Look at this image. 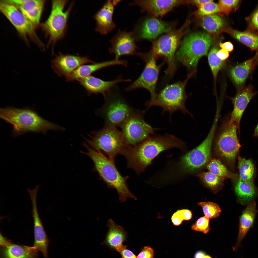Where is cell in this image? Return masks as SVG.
<instances>
[{
    "mask_svg": "<svg viewBox=\"0 0 258 258\" xmlns=\"http://www.w3.org/2000/svg\"><path fill=\"white\" fill-rule=\"evenodd\" d=\"M189 23L187 20L179 29H175L152 41L150 52L157 59L162 58L167 62V66L165 73L167 74L172 75L175 71L176 51L181 43L182 38L188 31Z\"/></svg>",
    "mask_w": 258,
    "mask_h": 258,
    "instance_id": "cell-7",
    "label": "cell"
},
{
    "mask_svg": "<svg viewBox=\"0 0 258 258\" xmlns=\"http://www.w3.org/2000/svg\"><path fill=\"white\" fill-rule=\"evenodd\" d=\"M12 242L11 241L4 237L0 232V246H5L8 245Z\"/></svg>",
    "mask_w": 258,
    "mask_h": 258,
    "instance_id": "cell-47",
    "label": "cell"
},
{
    "mask_svg": "<svg viewBox=\"0 0 258 258\" xmlns=\"http://www.w3.org/2000/svg\"><path fill=\"white\" fill-rule=\"evenodd\" d=\"M132 32L118 30L109 41L111 46L109 50L110 53L114 54L115 59L119 60L122 56L132 55L135 54L138 47Z\"/></svg>",
    "mask_w": 258,
    "mask_h": 258,
    "instance_id": "cell-18",
    "label": "cell"
},
{
    "mask_svg": "<svg viewBox=\"0 0 258 258\" xmlns=\"http://www.w3.org/2000/svg\"><path fill=\"white\" fill-rule=\"evenodd\" d=\"M201 25L208 32L214 33L219 31L224 25L222 18L216 14H212L202 17Z\"/></svg>",
    "mask_w": 258,
    "mask_h": 258,
    "instance_id": "cell-31",
    "label": "cell"
},
{
    "mask_svg": "<svg viewBox=\"0 0 258 258\" xmlns=\"http://www.w3.org/2000/svg\"><path fill=\"white\" fill-rule=\"evenodd\" d=\"M128 62L125 60L114 59L89 65H83L66 77L67 81H73L91 75L92 74L103 68L112 65H119L126 66Z\"/></svg>",
    "mask_w": 258,
    "mask_h": 258,
    "instance_id": "cell-23",
    "label": "cell"
},
{
    "mask_svg": "<svg viewBox=\"0 0 258 258\" xmlns=\"http://www.w3.org/2000/svg\"><path fill=\"white\" fill-rule=\"evenodd\" d=\"M0 10L25 41L27 42L28 37L41 48H44L43 44L35 31V27L16 7L1 0Z\"/></svg>",
    "mask_w": 258,
    "mask_h": 258,
    "instance_id": "cell-14",
    "label": "cell"
},
{
    "mask_svg": "<svg viewBox=\"0 0 258 258\" xmlns=\"http://www.w3.org/2000/svg\"><path fill=\"white\" fill-rule=\"evenodd\" d=\"M185 147L184 142L172 134H155L135 146L125 147L120 154L126 158L128 167L139 174L162 151L174 147L183 151Z\"/></svg>",
    "mask_w": 258,
    "mask_h": 258,
    "instance_id": "cell-1",
    "label": "cell"
},
{
    "mask_svg": "<svg viewBox=\"0 0 258 258\" xmlns=\"http://www.w3.org/2000/svg\"><path fill=\"white\" fill-rule=\"evenodd\" d=\"M127 246L123 245L118 250L121 254L122 258H137L131 251L127 249Z\"/></svg>",
    "mask_w": 258,
    "mask_h": 258,
    "instance_id": "cell-43",
    "label": "cell"
},
{
    "mask_svg": "<svg viewBox=\"0 0 258 258\" xmlns=\"http://www.w3.org/2000/svg\"><path fill=\"white\" fill-rule=\"evenodd\" d=\"M213 1L212 0H187L188 4H191L198 6L209 2Z\"/></svg>",
    "mask_w": 258,
    "mask_h": 258,
    "instance_id": "cell-46",
    "label": "cell"
},
{
    "mask_svg": "<svg viewBox=\"0 0 258 258\" xmlns=\"http://www.w3.org/2000/svg\"><path fill=\"white\" fill-rule=\"evenodd\" d=\"M217 54L218 57L222 61L226 59L229 56V52L222 49L219 50Z\"/></svg>",
    "mask_w": 258,
    "mask_h": 258,
    "instance_id": "cell-45",
    "label": "cell"
},
{
    "mask_svg": "<svg viewBox=\"0 0 258 258\" xmlns=\"http://www.w3.org/2000/svg\"><path fill=\"white\" fill-rule=\"evenodd\" d=\"M38 251L35 247L18 245L13 242L0 246V258H38Z\"/></svg>",
    "mask_w": 258,
    "mask_h": 258,
    "instance_id": "cell-25",
    "label": "cell"
},
{
    "mask_svg": "<svg viewBox=\"0 0 258 258\" xmlns=\"http://www.w3.org/2000/svg\"><path fill=\"white\" fill-rule=\"evenodd\" d=\"M239 172V180L248 181L252 180L254 172V166L252 161L249 159L239 157L238 158Z\"/></svg>",
    "mask_w": 258,
    "mask_h": 258,
    "instance_id": "cell-32",
    "label": "cell"
},
{
    "mask_svg": "<svg viewBox=\"0 0 258 258\" xmlns=\"http://www.w3.org/2000/svg\"><path fill=\"white\" fill-rule=\"evenodd\" d=\"M212 42V37L206 33H189L182 41L175 58L188 68L195 71L199 60L207 54Z\"/></svg>",
    "mask_w": 258,
    "mask_h": 258,
    "instance_id": "cell-6",
    "label": "cell"
},
{
    "mask_svg": "<svg viewBox=\"0 0 258 258\" xmlns=\"http://www.w3.org/2000/svg\"><path fill=\"white\" fill-rule=\"evenodd\" d=\"M77 81L85 88L88 95L100 93L105 97L110 92L111 89L117 84L131 80L130 79H123L120 76L113 81H105L91 75Z\"/></svg>",
    "mask_w": 258,
    "mask_h": 258,
    "instance_id": "cell-22",
    "label": "cell"
},
{
    "mask_svg": "<svg viewBox=\"0 0 258 258\" xmlns=\"http://www.w3.org/2000/svg\"><path fill=\"white\" fill-rule=\"evenodd\" d=\"M207 167L210 172L221 178H232L235 176L218 159L211 160Z\"/></svg>",
    "mask_w": 258,
    "mask_h": 258,
    "instance_id": "cell-33",
    "label": "cell"
},
{
    "mask_svg": "<svg viewBox=\"0 0 258 258\" xmlns=\"http://www.w3.org/2000/svg\"><path fill=\"white\" fill-rule=\"evenodd\" d=\"M257 212L256 204L254 200L248 204L243 211L239 217V233L237 243L233 248V250H236L239 246L242 241L252 227Z\"/></svg>",
    "mask_w": 258,
    "mask_h": 258,
    "instance_id": "cell-24",
    "label": "cell"
},
{
    "mask_svg": "<svg viewBox=\"0 0 258 258\" xmlns=\"http://www.w3.org/2000/svg\"><path fill=\"white\" fill-rule=\"evenodd\" d=\"M258 64V59L254 56L252 58L232 67L231 76L236 85L242 87L250 72Z\"/></svg>",
    "mask_w": 258,
    "mask_h": 258,
    "instance_id": "cell-28",
    "label": "cell"
},
{
    "mask_svg": "<svg viewBox=\"0 0 258 258\" xmlns=\"http://www.w3.org/2000/svg\"><path fill=\"white\" fill-rule=\"evenodd\" d=\"M251 84L239 90L231 99L233 106L232 111L228 119L230 123L235 122L236 124L238 134H240V123L242 115L249 102L256 94L253 91Z\"/></svg>",
    "mask_w": 258,
    "mask_h": 258,
    "instance_id": "cell-21",
    "label": "cell"
},
{
    "mask_svg": "<svg viewBox=\"0 0 258 258\" xmlns=\"http://www.w3.org/2000/svg\"><path fill=\"white\" fill-rule=\"evenodd\" d=\"M154 254L153 249L149 246H145L141 249L137 258H153Z\"/></svg>",
    "mask_w": 258,
    "mask_h": 258,
    "instance_id": "cell-42",
    "label": "cell"
},
{
    "mask_svg": "<svg viewBox=\"0 0 258 258\" xmlns=\"http://www.w3.org/2000/svg\"><path fill=\"white\" fill-rule=\"evenodd\" d=\"M45 1L44 0H25L21 5L16 7L36 28L40 24Z\"/></svg>",
    "mask_w": 258,
    "mask_h": 258,
    "instance_id": "cell-26",
    "label": "cell"
},
{
    "mask_svg": "<svg viewBox=\"0 0 258 258\" xmlns=\"http://www.w3.org/2000/svg\"><path fill=\"white\" fill-rule=\"evenodd\" d=\"M195 71H192L187 75L186 79L183 81H179L173 84L168 85L157 94L154 99L148 101L145 105L147 109L154 106H159L163 109L161 114L166 112L169 114V121L172 113L177 110L181 111L184 114L192 115L186 108V100L188 97L185 91L186 84Z\"/></svg>",
    "mask_w": 258,
    "mask_h": 258,
    "instance_id": "cell-5",
    "label": "cell"
},
{
    "mask_svg": "<svg viewBox=\"0 0 258 258\" xmlns=\"http://www.w3.org/2000/svg\"><path fill=\"white\" fill-rule=\"evenodd\" d=\"M86 141L92 149L103 153L114 162L116 156L125 146L121 132L116 127H105L100 130L91 132Z\"/></svg>",
    "mask_w": 258,
    "mask_h": 258,
    "instance_id": "cell-9",
    "label": "cell"
},
{
    "mask_svg": "<svg viewBox=\"0 0 258 258\" xmlns=\"http://www.w3.org/2000/svg\"><path fill=\"white\" fill-rule=\"evenodd\" d=\"M253 136L255 137H258V124L255 129Z\"/></svg>",
    "mask_w": 258,
    "mask_h": 258,
    "instance_id": "cell-49",
    "label": "cell"
},
{
    "mask_svg": "<svg viewBox=\"0 0 258 258\" xmlns=\"http://www.w3.org/2000/svg\"><path fill=\"white\" fill-rule=\"evenodd\" d=\"M257 51V52L254 56L258 59V48Z\"/></svg>",
    "mask_w": 258,
    "mask_h": 258,
    "instance_id": "cell-51",
    "label": "cell"
},
{
    "mask_svg": "<svg viewBox=\"0 0 258 258\" xmlns=\"http://www.w3.org/2000/svg\"><path fill=\"white\" fill-rule=\"evenodd\" d=\"M206 254L203 251H199L197 252L195 254L194 258H202Z\"/></svg>",
    "mask_w": 258,
    "mask_h": 258,
    "instance_id": "cell-48",
    "label": "cell"
},
{
    "mask_svg": "<svg viewBox=\"0 0 258 258\" xmlns=\"http://www.w3.org/2000/svg\"><path fill=\"white\" fill-rule=\"evenodd\" d=\"M212 258L210 256H209V255H206V254L204 256V257H203V258Z\"/></svg>",
    "mask_w": 258,
    "mask_h": 258,
    "instance_id": "cell-50",
    "label": "cell"
},
{
    "mask_svg": "<svg viewBox=\"0 0 258 258\" xmlns=\"http://www.w3.org/2000/svg\"><path fill=\"white\" fill-rule=\"evenodd\" d=\"M122 0L107 1L94 16L96 25L95 31L102 35L112 32L115 28L113 20L114 10L116 6Z\"/></svg>",
    "mask_w": 258,
    "mask_h": 258,
    "instance_id": "cell-20",
    "label": "cell"
},
{
    "mask_svg": "<svg viewBox=\"0 0 258 258\" xmlns=\"http://www.w3.org/2000/svg\"><path fill=\"white\" fill-rule=\"evenodd\" d=\"M199 176L206 185L214 193L216 192L220 188L222 178L210 172H203Z\"/></svg>",
    "mask_w": 258,
    "mask_h": 258,
    "instance_id": "cell-35",
    "label": "cell"
},
{
    "mask_svg": "<svg viewBox=\"0 0 258 258\" xmlns=\"http://www.w3.org/2000/svg\"><path fill=\"white\" fill-rule=\"evenodd\" d=\"M219 49L216 47L212 48L208 56V61L214 79L215 80L219 71L224 66L225 63L218 56Z\"/></svg>",
    "mask_w": 258,
    "mask_h": 258,
    "instance_id": "cell-34",
    "label": "cell"
},
{
    "mask_svg": "<svg viewBox=\"0 0 258 258\" xmlns=\"http://www.w3.org/2000/svg\"><path fill=\"white\" fill-rule=\"evenodd\" d=\"M135 54L145 63V68L141 75L133 83L125 89L130 91L139 88H145L150 92V100L155 98L156 88L159 74L162 64L157 65V59L150 51L146 53L137 52Z\"/></svg>",
    "mask_w": 258,
    "mask_h": 258,
    "instance_id": "cell-12",
    "label": "cell"
},
{
    "mask_svg": "<svg viewBox=\"0 0 258 258\" xmlns=\"http://www.w3.org/2000/svg\"><path fill=\"white\" fill-rule=\"evenodd\" d=\"M218 118L215 117L210 131L204 140L197 147L183 155L167 172L170 180L182 177L184 174L201 168L208 163L210 157Z\"/></svg>",
    "mask_w": 258,
    "mask_h": 258,
    "instance_id": "cell-4",
    "label": "cell"
},
{
    "mask_svg": "<svg viewBox=\"0 0 258 258\" xmlns=\"http://www.w3.org/2000/svg\"><path fill=\"white\" fill-rule=\"evenodd\" d=\"M198 9L193 13L197 17L213 14L219 11L218 5L213 1L197 6Z\"/></svg>",
    "mask_w": 258,
    "mask_h": 258,
    "instance_id": "cell-37",
    "label": "cell"
},
{
    "mask_svg": "<svg viewBox=\"0 0 258 258\" xmlns=\"http://www.w3.org/2000/svg\"><path fill=\"white\" fill-rule=\"evenodd\" d=\"M241 1L239 0H219L218 4L219 9L218 13L221 15H228L237 9Z\"/></svg>",
    "mask_w": 258,
    "mask_h": 258,
    "instance_id": "cell-38",
    "label": "cell"
},
{
    "mask_svg": "<svg viewBox=\"0 0 258 258\" xmlns=\"http://www.w3.org/2000/svg\"><path fill=\"white\" fill-rule=\"evenodd\" d=\"M246 19L247 25L246 30L258 33V5L253 12Z\"/></svg>",
    "mask_w": 258,
    "mask_h": 258,
    "instance_id": "cell-41",
    "label": "cell"
},
{
    "mask_svg": "<svg viewBox=\"0 0 258 258\" xmlns=\"http://www.w3.org/2000/svg\"><path fill=\"white\" fill-rule=\"evenodd\" d=\"M210 219L204 216L200 217L191 227L193 230L206 234L210 230L209 227Z\"/></svg>",
    "mask_w": 258,
    "mask_h": 258,
    "instance_id": "cell-40",
    "label": "cell"
},
{
    "mask_svg": "<svg viewBox=\"0 0 258 258\" xmlns=\"http://www.w3.org/2000/svg\"><path fill=\"white\" fill-rule=\"evenodd\" d=\"M126 146H135L159 129L152 128L145 121L141 113L133 110L120 126Z\"/></svg>",
    "mask_w": 258,
    "mask_h": 258,
    "instance_id": "cell-10",
    "label": "cell"
},
{
    "mask_svg": "<svg viewBox=\"0 0 258 258\" xmlns=\"http://www.w3.org/2000/svg\"><path fill=\"white\" fill-rule=\"evenodd\" d=\"M176 23L166 22L159 18L145 17L139 20L132 31L135 41L154 40L161 34L175 29Z\"/></svg>",
    "mask_w": 258,
    "mask_h": 258,
    "instance_id": "cell-15",
    "label": "cell"
},
{
    "mask_svg": "<svg viewBox=\"0 0 258 258\" xmlns=\"http://www.w3.org/2000/svg\"><path fill=\"white\" fill-rule=\"evenodd\" d=\"M226 33L242 43L247 46L252 51L258 48V33L247 30L243 32L231 27L222 28L219 31Z\"/></svg>",
    "mask_w": 258,
    "mask_h": 258,
    "instance_id": "cell-30",
    "label": "cell"
},
{
    "mask_svg": "<svg viewBox=\"0 0 258 258\" xmlns=\"http://www.w3.org/2000/svg\"><path fill=\"white\" fill-rule=\"evenodd\" d=\"M219 45L221 49L224 50L228 52H232L234 47L232 44L230 42H227L222 43L220 42Z\"/></svg>",
    "mask_w": 258,
    "mask_h": 258,
    "instance_id": "cell-44",
    "label": "cell"
},
{
    "mask_svg": "<svg viewBox=\"0 0 258 258\" xmlns=\"http://www.w3.org/2000/svg\"><path fill=\"white\" fill-rule=\"evenodd\" d=\"M191 212L188 209L179 210L175 212L172 217V223L175 226L180 225L184 220H189L192 218Z\"/></svg>",
    "mask_w": 258,
    "mask_h": 258,
    "instance_id": "cell-39",
    "label": "cell"
},
{
    "mask_svg": "<svg viewBox=\"0 0 258 258\" xmlns=\"http://www.w3.org/2000/svg\"><path fill=\"white\" fill-rule=\"evenodd\" d=\"M104 97L105 101L101 111L105 127L120 126L133 110L118 92L111 91Z\"/></svg>",
    "mask_w": 258,
    "mask_h": 258,
    "instance_id": "cell-11",
    "label": "cell"
},
{
    "mask_svg": "<svg viewBox=\"0 0 258 258\" xmlns=\"http://www.w3.org/2000/svg\"><path fill=\"white\" fill-rule=\"evenodd\" d=\"M83 145L88 151L82 153L89 157L93 161L94 169L100 178L109 188L117 191L120 201H125L130 198L136 200V197L129 190L127 182L128 176L123 177L120 173L114 162L108 158L101 152L92 149L85 142Z\"/></svg>",
    "mask_w": 258,
    "mask_h": 258,
    "instance_id": "cell-3",
    "label": "cell"
},
{
    "mask_svg": "<svg viewBox=\"0 0 258 258\" xmlns=\"http://www.w3.org/2000/svg\"><path fill=\"white\" fill-rule=\"evenodd\" d=\"M235 122L226 121L222 124L215 138L216 149L220 155L227 160H235L241 147Z\"/></svg>",
    "mask_w": 258,
    "mask_h": 258,
    "instance_id": "cell-13",
    "label": "cell"
},
{
    "mask_svg": "<svg viewBox=\"0 0 258 258\" xmlns=\"http://www.w3.org/2000/svg\"><path fill=\"white\" fill-rule=\"evenodd\" d=\"M51 62L52 67L54 72L60 77H65L83 65L95 63L87 56L64 54L60 52Z\"/></svg>",
    "mask_w": 258,
    "mask_h": 258,
    "instance_id": "cell-16",
    "label": "cell"
},
{
    "mask_svg": "<svg viewBox=\"0 0 258 258\" xmlns=\"http://www.w3.org/2000/svg\"><path fill=\"white\" fill-rule=\"evenodd\" d=\"M37 192L31 191L29 194L32 204V213L33 220L34 242L33 246L41 252L43 256H48V248L49 241L45 230L38 212L37 205Z\"/></svg>",
    "mask_w": 258,
    "mask_h": 258,
    "instance_id": "cell-19",
    "label": "cell"
},
{
    "mask_svg": "<svg viewBox=\"0 0 258 258\" xmlns=\"http://www.w3.org/2000/svg\"><path fill=\"white\" fill-rule=\"evenodd\" d=\"M234 190L237 200L243 205H248L256 197V188L252 180L242 181L239 180L236 184Z\"/></svg>",
    "mask_w": 258,
    "mask_h": 258,
    "instance_id": "cell-29",
    "label": "cell"
},
{
    "mask_svg": "<svg viewBox=\"0 0 258 258\" xmlns=\"http://www.w3.org/2000/svg\"><path fill=\"white\" fill-rule=\"evenodd\" d=\"M67 0H53L50 13L42 24L43 30L49 38L48 46H54L65 34L69 15L73 5L72 3L65 11Z\"/></svg>",
    "mask_w": 258,
    "mask_h": 258,
    "instance_id": "cell-8",
    "label": "cell"
},
{
    "mask_svg": "<svg viewBox=\"0 0 258 258\" xmlns=\"http://www.w3.org/2000/svg\"><path fill=\"white\" fill-rule=\"evenodd\" d=\"M186 4L187 0H137L129 4L138 6L142 12L157 18L163 17L176 7Z\"/></svg>",
    "mask_w": 258,
    "mask_h": 258,
    "instance_id": "cell-17",
    "label": "cell"
},
{
    "mask_svg": "<svg viewBox=\"0 0 258 258\" xmlns=\"http://www.w3.org/2000/svg\"><path fill=\"white\" fill-rule=\"evenodd\" d=\"M0 118L13 127L15 136L27 132L46 133L49 130H62L64 128L47 120L32 110L12 107L1 108Z\"/></svg>",
    "mask_w": 258,
    "mask_h": 258,
    "instance_id": "cell-2",
    "label": "cell"
},
{
    "mask_svg": "<svg viewBox=\"0 0 258 258\" xmlns=\"http://www.w3.org/2000/svg\"><path fill=\"white\" fill-rule=\"evenodd\" d=\"M198 205L202 207L204 216L210 219L218 217L221 212L219 206L212 202H200Z\"/></svg>",
    "mask_w": 258,
    "mask_h": 258,
    "instance_id": "cell-36",
    "label": "cell"
},
{
    "mask_svg": "<svg viewBox=\"0 0 258 258\" xmlns=\"http://www.w3.org/2000/svg\"><path fill=\"white\" fill-rule=\"evenodd\" d=\"M107 226L108 230L104 243L111 248L118 251L126 240V233L122 227L117 225L111 219L108 220Z\"/></svg>",
    "mask_w": 258,
    "mask_h": 258,
    "instance_id": "cell-27",
    "label": "cell"
}]
</instances>
